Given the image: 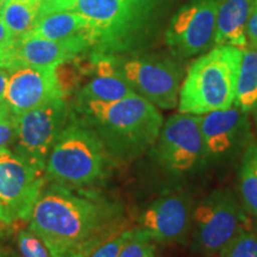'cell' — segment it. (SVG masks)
<instances>
[{"label":"cell","instance_id":"17","mask_svg":"<svg viewBox=\"0 0 257 257\" xmlns=\"http://www.w3.org/2000/svg\"><path fill=\"white\" fill-rule=\"evenodd\" d=\"M94 76L81 88L78 101H115L135 94L128 83L115 72L113 64L108 59L95 61Z\"/></svg>","mask_w":257,"mask_h":257},{"label":"cell","instance_id":"8","mask_svg":"<svg viewBox=\"0 0 257 257\" xmlns=\"http://www.w3.org/2000/svg\"><path fill=\"white\" fill-rule=\"evenodd\" d=\"M70 113L72 111L64 98H56L34 110L16 114L17 135L14 143L15 153L44 172L48 156L68 123Z\"/></svg>","mask_w":257,"mask_h":257},{"label":"cell","instance_id":"12","mask_svg":"<svg viewBox=\"0 0 257 257\" xmlns=\"http://www.w3.org/2000/svg\"><path fill=\"white\" fill-rule=\"evenodd\" d=\"M205 161H223L243 152L251 142L249 113L232 105L200 115Z\"/></svg>","mask_w":257,"mask_h":257},{"label":"cell","instance_id":"33","mask_svg":"<svg viewBox=\"0 0 257 257\" xmlns=\"http://www.w3.org/2000/svg\"><path fill=\"white\" fill-rule=\"evenodd\" d=\"M251 113H252V117H253V121H255V125L257 127V106L255 108H253V111L251 112Z\"/></svg>","mask_w":257,"mask_h":257},{"label":"cell","instance_id":"14","mask_svg":"<svg viewBox=\"0 0 257 257\" xmlns=\"http://www.w3.org/2000/svg\"><path fill=\"white\" fill-rule=\"evenodd\" d=\"M193 210L188 195L181 193L163 195L141 214L138 227L155 242H182L193 225Z\"/></svg>","mask_w":257,"mask_h":257},{"label":"cell","instance_id":"28","mask_svg":"<svg viewBox=\"0 0 257 257\" xmlns=\"http://www.w3.org/2000/svg\"><path fill=\"white\" fill-rule=\"evenodd\" d=\"M15 42L16 41L12 37L11 32H10L4 21H3L2 16H0V68H2L5 57L8 56L10 50L14 47Z\"/></svg>","mask_w":257,"mask_h":257},{"label":"cell","instance_id":"31","mask_svg":"<svg viewBox=\"0 0 257 257\" xmlns=\"http://www.w3.org/2000/svg\"><path fill=\"white\" fill-rule=\"evenodd\" d=\"M0 257H21L14 249L4 244H0Z\"/></svg>","mask_w":257,"mask_h":257},{"label":"cell","instance_id":"3","mask_svg":"<svg viewBox=\"0 0 257 257\" xmlns=\"http://www.w3.org/2000/svg\"><path fill=\"white\" fill-rule=\"evenodd\" d=\"M79 114L114 162H131L153 148L163 117L159 107L135 93L115 101H78Z\"/></svg>","mask_w":257,"mask_h":257},{"label":"cell","instance_id":"20","mask_svg":"<svg viewBox=\"0 0 257 257\" xmlns=\"http://www.w3.org/2000/svg\"><path fill=\"white\" fill-rule=\"evenodd\" d=\"M234 105L251 113L257 106V49L246 47L243 49L237 80Z\"/></svg>","mask_w":257,"mask_h":257},{"label":"cell","instance_id":"26","mask_svg":"<svg viewBox=\"0 0 257 257\" xmlns=\"http://www.w3.org/2000/svg\"><path fill=\"white\" fill-rule=\"evenodd\" d=\"M134 230L135 229H126L121 231L119 234L99 246L89 257H118L123 246L134 234Z\"/></svg>","mask_w":257,"mask_h":257},{"label":"cell","instance_id":"15","mask_svg":"<svg viewBox=\"0 0 257 257\" xmlns=\"http://www.w3.org/2000/svg\"><path fill=\"white\" fill-rule=\"evenodd\" d=\"M55 68L23 66L9 70L4 101L10 110L15 114H21L56 98H64Z\"/></svg>","mask_w":257,"mask_h":257},{"label":"cell","instance_id":"24","mask_svg":"<svg viewBox=\"0 0 257 257\" xmlns=\"http://www.w3.org/2000/svg\"><path fill=\"white\" fill-rule=\"evenodd\" d=\"M18 248L21 257H50L46 244L31 230L18 233Z\"/></svg>","mask_w":257,"mask_h":257},{"label":"cell","instance_id":"27","mask_svg":"<svg viewBox=\"0 0 257 257\" xmlns=\"http://www.w3.org/2000/svg\"><path fill=\"white\" fill-rule=\"evenodd\" d=\"M74 4H75V0H41L38 17L53 14V12L73 11Z\"/></svg>","mask_w":257,"mask_h":257},{"label":"cell","instance_id":"35","mask_svg":"<svg viewBox=\"0 0 257 257\" xmlns=\"http://www.w3.org/2000/svg\"><path fill=\"white\" fill-rule=\"evenodd\" d=\"M2 234H3V227L2 225H0V237H2Z\"/></svg>","mask_w":257,"mask_h":257},{"label":"cell","instance_id":"7","mask_svg":"<svg viewBox=\"0 0 257 257\" xmlns=\"http://www.w3.org/2000/svg\"><path fill=\"white\" fill-rule=\"evenodd\" d=\"M249 214L229 188L214 189L193 210L194 244L205 255H216L242 227Z\"/></svg>","mask_w":257,"mask_h":257},{"label":"cell","instance_id":"5","mask_svg":"<svg viewBox=\"0 0 257 257\" xmlns=\"http://www.w3.org/2000/svg\"><path fill=\"white\" fill-rule=\"evenodd\" d=\"M243 49L214 46L201 54L185 74L178 110L202 115L234 105Z\"/></svg>","mask_w":257,"mask_h":257},{"label":"cell","instance_id":"34","mask_svg":"<svg viewBox=\"0 0 257 257\" xmlns=\"http://www.w3.org/2000/svg\"><path fill=\"white\" fill-rule=\"evenodd\" d=\"M6 3H8V0H0V11H2L3 8H4Z\"/></svg>","mask_w":257,"mask_h":257},{"label":"cell","instance_id":"4","mask_svg":"<svg viewBox=\"0 0 257 257\" xmlns=\"http://www.w3.org/2000/svg\"><path fill=\"white\" fill-rule=\"evenodd\" d=\"M113 163L92 127L72 112L48 156L46 176L63 187L87 189L102 181Z\"/></svg>","mask_w":257,"mask_h":257},{"label":"cell","instance_id":"25","mask_svg":"<svg viewBox=\"0 0 257 257\" xmlns=\"http://www.w3.org/2000/svg\"><path fill=\"white\" fill-rule=\"evenodd\" d=\"M17 135V118L5 101L0 102V149L15 143Z\"/></svg>","mask_w":257,"mask_h":257},{"label":"cell","instance_id":"9","mask_svg":"<svg viewBox=\"0 0 257 257\" xmlns=\"http://www.w3.org/2000/svg\"><path fill=\"white\" fill-rule=\"evenodd\" d=\"M154 148V156L170 174L185 175L205 162L200 115L178 113L163 121Z\"/></svg>","mask_w":257,"mask_h":257},{"label":"cell","instance_id":"13","mask_svg":"<svg viewBox=\"0 0 257 257\" xmlns=\"http://www.w3.org/2000/svg\"><path fill=\"white\" fill-rule=\"evenodd\" d=\"M89 43L86 37L68 41H53L49 38L28 35L15 42L2 68L11 70L17 67L55 68L59 64L87 55Z\"/></svg>","mask_w":257,"mask_h":257},{"label":"cell","instance_id":"23","mask_svg":"<svg viewBox=\"0 0 257 257\" xmlns=\"http://www.w3.org/2000/svg\"><path fill=\"white\" fill-rule=\"evenodd\" d=\"M118 257H156L155 244L144 231L135 227L134 234L123 246Z\"/></svg>","mask_w":257,"mask_h":257},{"label":"cell","instance_id":"22","mask_svg":"<svg viewBox=\"0 0 257 257\" xmlns=\"http://www.w3.org/2000/svg\"><path fill=\"white\" fill-rule=\"evenodd\" d=\"M218 257H257V234L251 223L242 227L225 244Z\"/></svg>","mask_w":257,"mask_h":257},{"label":"cell","instance_id":"19","mask_svg":"<svg viewBox=\"0 0 257 257\" xmlns=\"http://www.w3.org/2000/svg\"><path fill=\"white\" fill-rule=\"evenodd\" d=\"M41 0H8L0 11L15 41L30 35L40 14Z\"/></svg>","mask_w":257,"mask_h":257},{"label":"cell","instance_id":"16","mask_svg":"<svg viewBox=\"0 0 257 257\" xmlns=\"http://www.w3.org/2000/svg\"><path fill=\"white\" fill-rule=\"evenodd\" d=\"M252 4L253 0H219L214 46L248 47L245 27Z\"/></svg>","mask_w":257,"mask_h":257},{"label":"cell","instance_id":"1","mask_svg":"<svg viewBox=\"0 0 257 257\" xmlns=\"http://www.w3.org/2000/svg\"><path fill=\"white\" fill-rule=\"evenodd\" d=\"M29 219L50 257H89L126 230L119 204L88 189L56 184L41 193Z\"/></svg>","mask_w":257,"mask_h":257},{"label":"cell","instance_id":"10","mask_svg":"<svg viewBox=\"0 0 257 257\" xmlns=\"http://www.w3.org/2000/svg\"><path fill=\"white\" fill-rule=\"evenodd\" d=\"M219 0H188L169 19L165 40L173 56L189 59L214 47Z\"/></svg>","mask_w":257,"mask_h":257},{"label":"cell","instance_id":"21","mask_svg":"<svg viewBox=\"0 0 257 257\" xmlns=\"http://www.w3.org/2000/svg\"><path fill=\"white\" fill-rule=\"evenodd\" d=\"M238 181L244 210L249 216L257 217V141H251L243 150Z\"/></svg>","mask_w":257,"mask_h":257},{"label":"cell","instance_id":"30","mask_svg":"<svg viewBox=\"0 0 257 257\" xmlns=\"http://www.w3.org/2000/svg\"><path fill=\"white\" fill-rule=\"evenodd\" d=\"M9 81V70L0 68V102L4 101L5 99V92L6 86H8Z\"/></svg>","mask_w":257,"mask_h":257},{"label":"cell","instance_id":"11","mask_svg":"<svg viewBox=\"0 0 257 257\" xmlns=\"http://www.w3.org/2000/svg\"><path fill=\"white\" fill-rule=\"evenodd\" d=\"M44 172L19 157L15 152L0 149V221L11 224L28 219L40 198Z\"/></svg>","mask_w":257,"mask_h":257},{"label":"cell","instance_id":"32","mask_svg":"<svg viewBox=\"0 0 257 257\" xmlns=\"http://www.w3.org/2000/svg\"><path fill=\"white\" fill-rule=\"evenodd\" d=\"M251 226L257 234V217H253V221H251Z\"/></svg>","mask_w":257,"mask_h":257},{"label":"cell","instance_id":"18","mask_svg":"<svg viewBox=\"0 0 257 257\" xmlns=\"http://www.w3.org/2000/svg\"><path fill=\"white\" fill-rule=\"evenodd\" d=\"M30 35L53 41L86 37L89 43V25L87 19L75 11L53 12L38 17Z\"/></svg>","mask_w":257,"mask_h":257},{"label":"cell","instance_id":"2","mask_svg":"<svg viewBox=\"0 0 257 257\" xmlns=\"http://www.w3.org/2000/svg\"><path fill=\"white\" fill-rule=\"evenodd\" d=\"M175 0H75L73 11L87 19L92 62L141 53L172 18Z\"/></svg>","mask_w":257,"mask_h":257},{"label":"cell","instance_id":"6","mask_svg":"<svg viewBox=\"0 0 257 257\" xmlns=\"http://www.w3.org/2000/svg\"><path fill=\"white\" fill-rule=\"evenodd\" d=\"M107 59L137 94L162 110L178 107L185 78L184 67L178 57L141 51Z\"/></svg>","mask_w":257,"mask_h":257},{"label":"cell","instance_id":"29","mask_svg":"<svg viewBox=\"0 0 257 257\" xmlns=\"http://www.w3.org/2000/svg\"><path fill=\"white\" fill-rule=\"evenodd\" d=\"M245 36L248 41V47L257 49V0H253L251 12L246 22Z\"/></svg>","mask_w":257,"mask_h":257}]
</instances>
